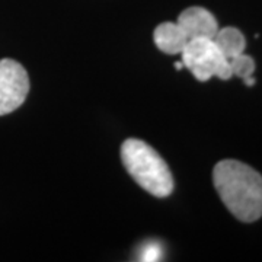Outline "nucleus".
Instances as JSON below:
<instances>
[{
	"label": "nucleus",
	"instance_id": "5",
	"mask_svg": "<svg viewBox=\"0 0 262 262\" xmlns=\"http://www.w3.org/2000/svg\"><path fill=\"white\" fill-rule=\"evenodd\" d=\"M177 24L187 35L188 41L196 38L213 39L219 31V25L213 13L200 6H192L184 10L178 16Z\"/></svg>",
	"mask_w": 262,
	"mask_h": 262
},
{
	"label": "nucleus",
	"instance_id": "10",
	"mask_svg": "<svg viewBox=\"0 0 262 262\" xmlns=\"http://www.w3.org/2000/svg\"><path fill=\"white\" fill-rule=\"evenodd\" d=\"M245 83H246V86H253L255 84V79H253L252 76L251 77H246L245 79Z\"/></svg>",
	"mask_w": 262,
	"mask_h": 262
},
{
	"label": "nucleus",
	"instance_id": "6",
	"mask_svg": "<svg viewBox=\"0 0 262 262\" xmlns=\"http://www.w3.org/2000/svg\"><path fill=\"white\" fill-rule=\"evenodd\" d=\"M153 41L156 47L166 54H181L187 46L188 38L178 24L163 22L155 29Z\"/></svg>",
	"mask_w": 262,
	"mask_h": 262
},
{
	"label": "nucleus",
	"instance_id": "9",
	"mask_svg": "<svg viewBox=\"0 0 262 262\" xmlns=\"http://www.w3.org/2000/svg\"><path fill=\"white\" fill-rule=\"evenodd\" d=\"M162 246L156 242H151V244H146L143 246L140 253L141 261H159L160 256H162Z\"/></svg>",
	"mask_w": 262,
	"mask_h": 262
},
{
	"label": "nucleus",
	"instance_id": "3",
	"mask_svg": "<svg viewBox=\"0 0 262 262\" xmlns=\"http://www.w3.org/2000/svg\"><path fill=\"white\" fill-rule=\"evenodd\" d=\"M181 57L184 67H187L200 82H207L213 76L222 80H227L233 76L229 60L219 51L213 39H189Z\"/></svg>",
	"mask_w": 262,
	"mask_h": 262
},
{
	"label": "nucleus",
	"instance_id": "2",
	"mask_svg": "<svg viewBox=\"0 0 262 262\" xmlns=\"http://www.w3.org/2000/svg\"><path fill=\"white\" fill-rule=\"evenodd\" d=\"M121 159L131 178L151 195L165 198L173 191V178L166 162L147 143L128 139L122 143Z\"/></svg>",
	"mask_w": 262,
	"mask_h": 262
},
{
	"label": "nucleus",
	"instance_id": "4",
	"mask_svg": "<svg viewBox=\"0 0 262 262\" xmlns=\"http://www.w3.org/2000/svg\"><path fill=\"white\" fill-rule=\"evenodd\" d=\"M28 92L29 77L24 66L10 58L0 60V115L18 110Z\"/></svg>",
	"mask_w": 262,
	"mask_h": 262
},
{
	"label": "nucleus",
	"instance_id": "1",
	"mask_svg": "<svg viewBox=\"0 0 262 262\" xmlns=\"http://www.w3.org/2000/svg\"><path fill=\"white\" fill-rule=\"evenodd\" d=\"M213 182L223 204L245 223L262 217V177L239 160H222L214 166Z\"/></svg>",
	"mask_w": 262,
	"mask_h": 262
},
{
	"label": "nucleus",
	"instance_id": "7",
	"mask_svg": "<svg viewBox=\"0 0 262 262\" xmlns=\"http://www.w3.org/2000/svg\"><path fill=\"white\" fill-rule=\"evenodd\" d=\"M213 41H214L215 47L219 48V51L227 60L242 54L245 51V47H246V39H245L244 34L233 27L219 29L214 38H213Z\"/></svg>",
	"mask_w": 262,
	"mask_h": 262
},
{
	"label": "nucleus",
	"instance_id": "8",
	"mask_svg": "<svg viewBox=\"0 0 262 262\" xmlns=\"http://www.w3.org/2000/svg\"><path fill=\"white\" fill-rule=\"evenodd\" d=\"M230 63V69H232V73L241 79H246V77H251L255 72V61H253L252 57L246 56V54H239V56L233 57L229 60Z\"/></svg>",
	"mask_w": 262,
	"mask_h": 262
},
{
	"label": "nucleus",
	"instance_id": "11",
	"mask_svg": "<svg viewBox=\"0 0 262 262\" xmlns=\"http://www.w3.org/2000/svg\"><path fill=\"white\" fill-rule=\"evenodd\" d=\"M182 67H184V63H182V61H181V63H178V61L175 63V69H177V70H179V69H182Z\"/></svg>",
	"mask_w": 262,
	"mask_h": 262
}]
</instances>
